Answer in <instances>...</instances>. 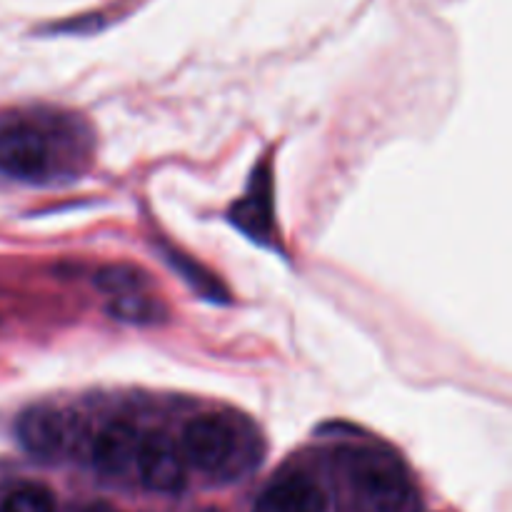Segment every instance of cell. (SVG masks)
Here are the masks:
<instances>
[{
    "instance_id": "obj_1",
    "label": "cell",
    "mask_w": 512,
    "mask_h": 512,
    "mask_svg": "<svg viewBox=\"0 0 512 512\" xmlns=\"http://www.w3.org/2000/svg\"><path fill=\"white\" fill-rule=\"evenodd\" d=\"M90 158V133L75 115L28 110L0 118V173L28 185L78 178Z\"/></svg>"
},
{
    "instance_id": "obj_2",
    "label": "cell",
    "mask_w": 512,
    "mask_h": 512,
    "mask_svg": "<svg viewBox=\"0 0 512 512\" xmlns=\"http://www.w3.org/2000/svg\"><path fill=\"white\" fill-rule=\"evenodd\" d=\"M350 488L360 512H408L413 485L393 455L355 453L350 460Z\"/></svg>"
},
{
    "instance_id": "obj_3",
    "label": "cell",
    "mask_w": 512,
    "mask_h": 512,
    "mask_svg": "<svg viewBox=\"0 0 512 512\" xmlns=\"http://www.w3.org/2000/svg\"><path fill=\"white\" fill-rule=\"evenodd\" d=\"M238 430L223 415H198L185 425L183 453L190 465L203 473H215L223 468L235 453Z\"/></svg>"
},
{
    "instance_id": "obj_4",
    "label": "cell",
    "mask_w": 512,
    "mask_h": 512,
    "mask_svg": "<svg viewBox=\"0 0 512 512\" xmlns=\"http://www.w3.org/2000/svg\"><path fill=\"white\" fill-rule=\"evenodd\" d=\"M140 480L145 488L155 493H178L185 485V458L180 455L178 445L165 435L155 433L148 438H140L138 458Z\"/></svg>"
},
{
    "instance_id": "obj_5",
    "label": "cell",
    "mask_w": 512,
    "mask_h": 512,
    "mask_svg": "<svg viewBox=\"0 0 512 512\" xmlns=\"http://www.w3.org/2000/svg\"><path fill=\"white\" fill-rule=\"evenodd\" d=\"M268 165H260L250 178L248 193L240 203L230 208V223L243 230L248 238L273 248L275 243V223H273V188H270Z\"/></svg>"
},
{
    "instance_id": "obj_6",
    "label": "cell",
    "mask_w": 512,
    "mask_h": 512,
    "mask_svg": "<svg viewBox=\"0 0 512 512\" xmlns=\"http://www.w3.org/2000/svg\"><path fill=\"white\" fill-rule=\"evenodd\" d=\"M15 435L30 455L53 458L68 440V418L50 405H35L18 418Z\"/></svg>"
},
{
    "instance_id": "obj_7",
    "label": "cell",
    "mask_w": 512,
    "mask_h": 512,
    "mask_svg": "<svg viewBox=\"0 0 512 512\" xmlns=\"http://www.w3.org/2000/svg\"><path fill=\"white\" fill-rule=\"evenodd\" d=\"M328 495L303 473H293L270 485L255 503L253 512H325Z\"/></svg>"
},
{
    "instance_id": "obj_8",
    "label": "cell",
    "mask_w": 512,
    "mask_h": 512,
    "mask_svg": "<svg viewBox=\"0 0 512 512\" xmlns=\"http://www.w3.org/2000/svg\"><path fill=\"white\" fill-rule=\"evenodd\" d=\"M140 435L130 423H110L98 433L93 443L95 468L108 475H120L133 468L138 458Z\"/></svg>"
},
{
    "instance_id": "obj_9",
    "label": "cell",
    "mask_w": 512,
    "mask_h": 512,
    "mask_svg": "<svg viewBox=\"0 0 512 512\" xmlns=\"http://www.w3.org/2000/svg\"><path fill=\"white\" fill-rule=\"evenodd\" d=\"M108 313L115 320H123V323L130 325H155L163 323L168 310H165V305L158 298H150V295L143 293H130L113 298Z\"/></svg>"
},
{
    "instance_id": "obj_10",
    "label": "cell",
    "mask_w": 512,
    "mask_h": 512,
    "mask_svg": "<svg viewBox=\"0 0 512 512\" xmlns=\"http://www.w3.org/2000/svg\"><path fill=\"white\" fill-rule=\"evenodd\" d=\"M148 275L143 273L135 265H105L95 273V285H98L103 293L120 298V295L130 293H143L148 288Z\"/></svg>"
},
{
    "instance_id": "obj_11",
    "label": "cell",
    "mask_w": 512,
    "mask_h": 512,
    "mask_svg": "<svg viewBox=\"0 0 512 512\" xmlns=\"http://www.w3.org/2000/svg\"><path fill=\"white\" fill-rule=\"evenodd\" d=\"M170 263V268H175L180 273V278L185 280V283L190 285V288L195 290L198 295H203V298L213 300V303H225V288L218 283V280L213 278V275L208 273V270L200 268L198 263H193V260H185L180 258L178 253H168L165 255Z\"/></svg>"
},
{
    "instance_id": "obj_12",
    "label": "cell",
    "mask_w": 512,
    "mask_h": 512,
    "mask_svg": "<svg viewBox=\"0 0 512 512\" xmlns=\"http://www.w3.org/2000/svg\"><path fill=\"white\" fill-rule=\"evenodd\" d=\"M0 512H55V498L45 485L25 483L5 495Z\"/></svg>"
},
{
    "instance_id": "obj_13",
    "label": "cell",
    "mask_w": 512,
    "mask_h": 512,
    "mask_svg": "<svg viewBox=\"0 0 512 512\" xmlns=\"http://www.w3.org/2000/svg\"><path fill=\"white\" fill-rule=\"evenodd\" d=\"M83 512H115V510L108 508L105 503H98V505H90V508H85Z\"/></svg>"
},
{
    "instance_id": "obj_14",
    "label": "cell",
    "mask_w": 512,
    "mask_h": 512,
    "mask_svg": "<svg viewBox=\"0 0 512 512\" xmlns=\"http://www.w3.org/2000/svg\"><path fill=\"white\" fill-rule=\"evenodd\" d=\"M200 512H223V510H218V508H203Z\"/></svg>"
}]
</instances>
